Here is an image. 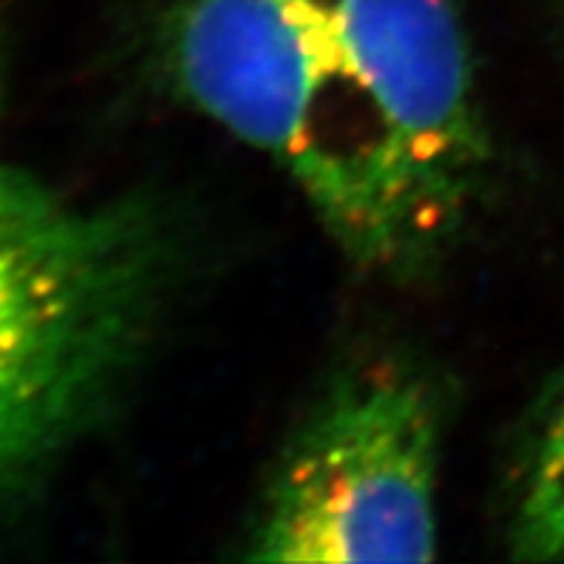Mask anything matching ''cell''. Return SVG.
<instances>
[{"label":"cell","instance_id":"obj_1","mask_svg":"<svg viewBox=\"0 0 564 564\" xmlns=\"http://www.w3.org/2000/svg\"><path fill=\"white\" fill-rule=\"evenodd\" d=\"M159 58L366 274L421 280L464 237L492 144L455 0H171Z\"/></svg>","mask_w":564,"mask_h":564},{"label":"cell","instance_id":"obj_2","mask_svg":"<svg viewBox=\"0 0 564 564\" xmlns=\"http://www.w3.org/2000/svg\"><path fill=\"white\" fill-rule=\"evenodd\" d=\"M176 271L167 216L0 164V505L53 473L148 351Z\"/></svg>","mask_w":564,"mask_h":564},{"label":"cell","instance_id":"obj_3","mask_svg":"<svg viewBox=\"0 0 564 564\" xmlns=\"http://www.w3.org/2000/svg\"><path fill=\"white\" fill-rule=\"evenodd\" d=\"M441 409L401 364H371L317 403L248 535L253 562H430L438 553Z\"/></svg>","mask_w":564,"mask_h":564},{"label":"cell","instance_id":"obj_4","mask_svg":"<svg viewBox=\"0 0 564 564\" xmlns=\"http://www.w3.org/2000/svg\"><path fill=\"white\" fill-rule=\"evenodd\" d=\"M510 550L519 562L564 558V398L544 421L524 469L512 510Z\"/></svg>","mask_w":564,"mask_h":564},{"label":"cell","instance_id":"obj_5","mask_svg":"<svg viewBox=\"0 0 564 564\" xmlns=\"http://www.w3.org/2000/svg\"><path fill=\"white\" fill-rule=\"evenodd\" d=\"M7 101H9V55H7V41L0 32V127L7 119Z\"/></svg>","mask_w":564,"mask_h":564}]
</instances>
